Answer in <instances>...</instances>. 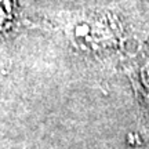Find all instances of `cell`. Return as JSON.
Instances as JSON below:
<instances>
[{
	"instance_id": "cell-1",
	"label": "cell",
	"mask_w": 149,
	"mask_h": 149,
	"mask_svg": "<svg viewBox=\"0 0 149 149\" xmlns=\"http://www.w3.org/2000/svg\"><path fill=\"white\" fill-rule=\"evenodd\" d=\"M13 19V0H0V31Z\"/></svg>"
},
{
	"instance_id": "cell-2",
	"label": "cell",
	"mask_w": 149,
	"mask_h": 149,
	"mask_svg": "<svg viewBox=\"0 0 149 149\" xmlns=\"http://www.w3.org/2000/svg\"><path fill=\"white\" fill-rule=\"evenodd\" d=\"M144 76H145L144 79H146V81H148V84H149V68L144 72Z\"/></svg>"
}]
</instances>
